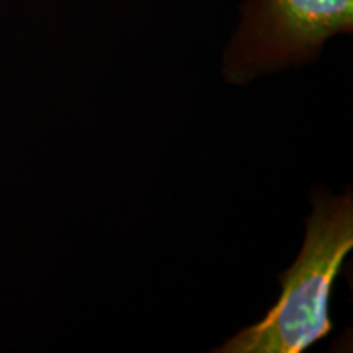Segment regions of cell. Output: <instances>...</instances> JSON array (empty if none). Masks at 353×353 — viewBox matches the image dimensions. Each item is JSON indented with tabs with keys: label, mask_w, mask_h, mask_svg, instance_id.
Returning <instances> with one entry per match:
<instances>
[{
	"label": "cell",
	"mask_w": 353,
	"mask_h": 353,
	"mask_svg": "<svg viewBox=\"0 0 353 353\" xmlns=\"http://www.w3.org/2000/svg\"><path fill=\"white\" fill-rule=\"evenodd\" d=\"M306 241L290 270L281 275L278 303L218 353H299L332 330L329 298L345 255L353 247V200L347 192L319 198L307 219Z\"/></svg>",
	"instance_id": "1"
},
{
	"label": "cell",
	"mask_w": 353,
	"mask_h": 353,
	"mask_svg": "<svg viewBox=\"0 0 353 353\" xmlns=\"http://www.w3.org/2000/svg\"><path fill=\"white\" fill-rule=\"evenodd\" d=\"M352 30L353 0H247L224 74L245 83L262 72L307 64L329 38Z\"/></svg>",
	"instance_id": "2"
}]
</instances>
